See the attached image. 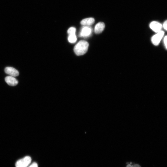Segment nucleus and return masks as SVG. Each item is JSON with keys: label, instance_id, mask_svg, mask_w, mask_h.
Masks as SVG:
<instances>
[{"label": "nucleus", "instance_id": "1", "mask_svg": "<svg viewBox=\"0 0 167 167\" xmlns=\"http://www.w3.org/2000/svg\"><path fill=\"white\" fill-rule=\"evenodd\" d=\"M89 46V43L87 41H80L76 45L74 48L75 53L78 56L84 55L87 53Z\"/></svg>", "mask_w": 167, "mask_h": 167}, {"label": "nucleus", "instance_id": "2", "mask_svg": "<svg viewBox=\"0 0 167 167\" xmlns=\"http://www.w3.org/2000/svg\"><path fill=\"white\" fill-rule=\"evenodd\" d=\"M31 158L29 156H26L18 161L16 163V167H27L31 163Z\"/></svg>", "mask_w": 167, "mask_h": 167}, {"label": "nucleus", "instance_id": "3", "mask_svg": "<svg viewBox=\"0 0 167 167\" xmlns=\"http://www.w3.org/2000/svg\"><path fill=\"white\" fill-rule=\"evenodd\" d=\"M164 34V32L161 30L153 36L151 38V41L153 44L155 46L158 45Z\"/></svg>", "mask_w": 167, "mask_h": 167}, {"label": "nucleus", "instance_id": "4", "mask_svg": "<svg viewBox=\"0 0 167 167\" xmlns=\"http://www.w3.org/2000/svg\"><path fill=\"white\" fill-rule=\"evenodd\" d=\"M92 30L90 26H84L81 28L79 36L81 37H88L90 36L92 33Z\"/></svg>", "mask_w": 167, "mask_h": 167}, {"label": "nucleus", "instance_id": "5", "mask_svg": "<svg viewBox=\"0 0 167 167\" xmlns=\"http://www.w3.org/2000/svg\"><path fill=\"white\" fill-rule=\"evenodd\" d=\"M150 28L154 32L157 33L161 31L163 26L162 24L156 21H153L151 22L150 24Z\"/></svg>", "mask_w": 167, "mask_h": 167}, {"label": "nucleus", "instance_id": "6", "mask_svg": "<svg viewBox=\"0 0 167 167\" xmlns=\"http://www.w3.org/2000/svg\"><path fill=\"white\" fill-rule=\"evenodd\" d=\"M5 72L11 76L16 77L19 76V73L18 71L14 68L7 67L5 69Z\"/></svg>", "mask_w": 167, "mask_h": 167}, {"label": "nucleus", "instance_id": "7", "mask_svg": "<svg viewBox=\"0 0 167 167\" xmlns=\"http://www.w3.org/2000/svg\"><path fill=\"white\" fill-rule=\"evenodd\" d=\"M5 81L7 84L11 86H15L18 84V81L14 77L8 76L6 77Z\"/></svg>", "mask_w": 167, "mask_h": 167}, {"label": "nucleus", "instance_id": "8", "mask_svg": "<svg viewBox=\"0 0 167 167\" xmlns=\"http://www.w3.org/2000/svg\"><path fill=\"white\" fill-rule=\"evenodd\" d=\"M105 25L103 22H99L96 24L94 28L95 33L96 34H100L105 29Z\"/></svg>", "mask_w": 167, "mask_h": 167}, {"label": "nucleus", "instance_id": "9", "mask_svg": "<svg viewBox=\"0 0 167 167\" xmlns=\"http://www.w3.org/2000/svg\"><path fill=\"white\" fill-rule=\"evenodd\" d=\"M94 19L92 17L88 18L83 19L81 22V24L86 26H90L94 24Z\"/></svg>", "mask_w": 167, "mask_h": 167}, {"label": "nucleus", "instance_id": "10", "mask_svg": "<svg viewBox=\"0 0 167 167\" xmlns=\"http://www.w3.org/2000/svg\"><path fill=\"white\" fill-rule=\"evenodd\" d=\"M69 42L71 43H75L77 41V37L75 34L69 35L68 37Z\"/></svg>", "mask_w": 167, "mask_h": 167}, {"label": "nucleus", "instance_id": "11", "mask_svg": "<svg viewBox=\"0 0 167 167\" xmlns=\"http://www.w3.org/2000/svg\"><path fill=\"white\" fill-rule=\"evenodd\" d=\"M76 32V29L73 27H70L68 29L67 31L69 35L75 34Z\"/></svg>", "mask_w": 167, "mask_h": 167}, {"label": "nucleus", "instance_id": "12", "mask_svg": "<svg viewBox=\"0 0 167 167\" xmlns=\"http://www.w3.org/2000/svg\"><path fill=\"white\" fill-rule=\"evenodd\" d=\"M164 42L166 48L167 49V35L164 38Z\"/></svg>", "mask_w": 167, "mask_h": 167}, {"label": "nucleus", "instance_id": "13", "mask_svg": "<svg viewBox=\"0 0 167 167\" xmlns=\"http://www.w3.org/2000/svg\"><path fill=\"white\" fill-rule=\"evenodd\" d=\"M163 26L164 28L167 31V20L164 23Z\"/></svg>", "mask_w": 167, "mask_h": 167}, {"label": "nucleus", "instance_id": "14", "mask_svg": "<svg viewBox=\"0 0 167 167\" xmlns=\"http://www.w3.org/2000/svg\"><path fill=\"white\" fill-rule=\"evenodd\" d=\"M28 167H38V165L36 163H34Z\"/></svg>", "mask_w": 167, "mask_h": 167}, {"label": "nucleus", "instance_id": "15", "mask_svg": "<svg viewBox=\"0 0 167 167\" xmlns=\"http://www.w3.org/2000/svg\"><path fill=\"white\" fill-rule=\"evenodd\" d=\"M133 167H141V166L138 164H136L134 165H133Z\"/></svg>", "mask_w": 167, "mask_h": 167}, {"label": "nucleus", "instance_id": "16", "mask_svg": "<svg viewBox=\"0 0 167 167\" xmlns=\"http://www.w3.org/2000/svg\"><path fill=\"white\" fill-rule=\"evenodd\" d=\"M126 167H133V165L132 166L131 164H128L126 166Z\"/></svg>", "mask_w": 167, "mask_h": 167}, {"label": "nucleus", "instance_id": "17", "mask_svg": "<svg viewBox=\"0 0 167 167\" xmlns=\"http://www.w3.org/2000/svg\"><path fill=\"white\" fill-rule=\"evenodd\" d=\"M130 164H132V163L131 162H130Z\"/></svg>", "mask_w": 167, "mask_h": 167}]
</instances>
